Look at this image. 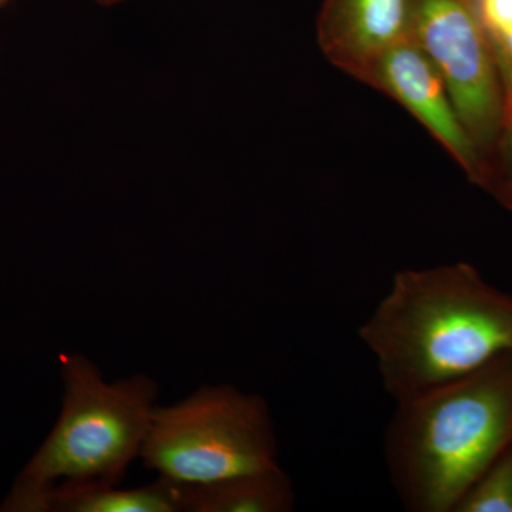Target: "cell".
Wrapping results in <instances>:
<instances>
[{"label":"cell","mask_w":512,"mask_h":512,"mask_svg":"<svg viewBox=\"0 0 512 512\" xmlns=\"http://www.w3.org/2000/svg\"><path fill=\"white\" fill-rule=\"evenodd\" d=\"M384 390L396 403L487 365L512 350V295L474 266L406 269L360 326Z\"/></svg>","instance_id":"1"},{"label":"cell","mask_w":512,"mask_h":512,"mask_svg":"<svg viewBox=\"0 0 512 512\" xmlns=\"http://www.w3.org/2000/svg\"><path fill=\"white\" fill-rule=\"evenodd\" d=\"M512 441V350L397 403L386 429L390 480L410 512H454Z\"/></svg>","instance_id":"2"},{"label":"cell","mask_w":512,"mask_h":512,"mask_svg":"<svg viewBox=\"0 0 512 512\" xmlns=\"http://www.w3.org/2000/svg\"><path fill=\"white\" fill-rule=\"evenodd\" d=\"M64 394L52 433L19 474L0 511L43 512L55 491L120 485L140 458L158 384L134 375L107 382L83 355L60 356Z\"/></svg>","instance_id":"3"},{"label":"cell","mask_w":512,"mask_h":512,"mask_svg":"<svg viewBox=\"0 0 512 512\" xmlns=\"http://www.w3.org/2000/svg\"><path fill=\"white\" fill-rule=\"evenodd\" d=\"M140 458L161 477L187 484L278 467L268 403L232 384L202 386L181 402L156 406Z\"/></svg>","instance_id":"4"},{"label":"cell","mask_w":512,"mask_h":512,"mask_svg":"<svg viewBox=\"0 0 512 512\" xmlns=\"http://www.w3.org/2000/svg\"><path fill=\"white\" fill-rule=\"evenodd\" d=\"M407 35L436 67L471 140L488 143L504 117V89L467 0H407Z\"/></svg>","instance_id":"5"},{"label":"cell","mask_w":512,"mask_h":512,"mask_svg":"<svg viewBox=\"0 0 512 512\" xmlns=\"http://www.w3.org/2000/svg\"><path fill=\"white\" fill-rule=\"evenodd\" d=\"M406 107L446 147L471 177L483 181L477 146L458 117L446 84L416 42L406 35L359 74Z\"/></svg>","instance_id":"6"},{"label":"cell","mask_w":512,"mask_h":512,"mask_svg":"<svg viewBox=\"0 0 512 512\" xmlns=\"http://www.w3.org/2000/svg\"><path fill=\"white\" fill-rule=\"evenodd\" d=\"M318 32L329 59L359 77L407 35V0H325Z\"/></svg>","instance_id":"7"},{"label":"cell","mask_w":512,"mask_h":512,"mask_svg":"<svg viewBox=\"0 0 512 512\" xmlns=\"http://www.w3.org/2000/svg\"><path fill=\"white\" fill-rule=\"evenodd\" d=\"M184 485V512H288L295 507L291 478L281 467Z\"/></svg>","instance_id":"8"},{"label":"cell","mask_w":512,"mask_h":512,"mask_svg":"<svg viewBox=\"0 0 512 512\" xmlns=\"http://www.w3.org/2000/svg\"><path fill=\"white\" fill-rule=\"evenodd\" d=\"M43 512H184V485L167 477L138 488L92 485L55 491Z\"/></svg>","instance_id":"9"},{"label":"cell","mask_w":512,"mask_h":512,"mask_svg":"<svg viewBox=\"0 0 512 512\" xmlns=\"http://www.w3.org/2000/svg\"><path fill=\"white\" fill-rule=\"evenodd\" d=\"M493 52L505 96L512 109V0H467Z\"/></svg>","instance_id":"10"},{"label":"cell","mask_w":512,"mask_h":512,"mask_svg":"<svg viewBox=\"0 0 512 512\" xmlns=\"http://www.w3.org/2000/svg\"><path fill=\"white\" fill-rule=\"evenodd\" d=\"M454 512H512V441L470 485Z\"/></svg>","instance_id":"11"},{"label":"cell","mask_w":512,"mask_h":512,"mask_svg":"<svg viewBox=\"0 0 512 512\" xmlns=\"http://www.w3.org/2000/svg\"><path fill=\"white\" fill-rule=\"evenodd\" d=\"M511 116H512V109L510 110ZM505 201L510 202L512 204V190L510 191V194L507 195V198H505Z\"/></svg>","instance_id":"12"}]
</instances>
